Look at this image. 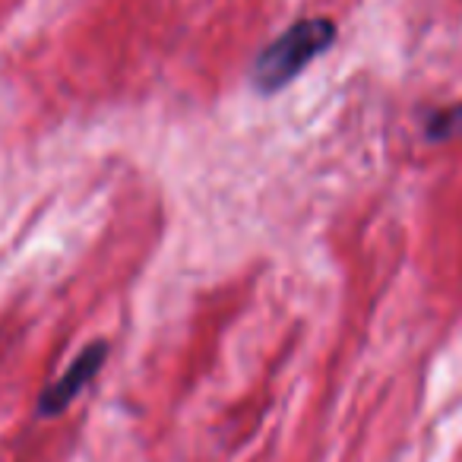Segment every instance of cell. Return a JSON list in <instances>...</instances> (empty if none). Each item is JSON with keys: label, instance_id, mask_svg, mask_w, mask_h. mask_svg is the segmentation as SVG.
I'll return each mask as SVG.
<instances>
[{"label": "cell", "instance_id": "obj_1", "mask_svg": "<svg viewBox=\"0 0 462 462\" xmlns=\"http://www.w3.org/2000/svg\"><path fill=\"white\" fill-rule=\"evenodd\" d=\"M336 23L327 16H308L270 42L251 64V86L260 96H276L298 79L317 58L333 48Z\"/></svg>", "mask_w": 462, "mask_h": 462}, {"label": "cell", "instance_id": "obj_2", "mask_svg": "<svg viewBox=\"0 0 462 462\" xmlns=\"http://www.w3.org/2000/svg\"><path fill=\"white\" fill-rule=\"evenodd\" d=\"M108 352H111V346L105 339L89 342V346L73 358V365L67 367V371L60 374L51 386H45V393L39 396V415L42 418L64 415V411L70 409L79 396H83L86 386L102 374L105 361H108Z\"/></svg>", "mask_w": 462, "mask_h": 462}, {"label": "cell", "instance_id": "obj_3", "mask_svg": "<svg viewBox=\"0 0 462 462\" xmlns=\"http://www.w3.org/2000/svg\"><path fill=\"white\" fill-rule=\"evenodd\" d=\"M424 134H428V140H456V136H462V102L430 111L428 121H424Z\"/></svg>", "mask_w": 462, "mask_h": 462}]
</instances>
